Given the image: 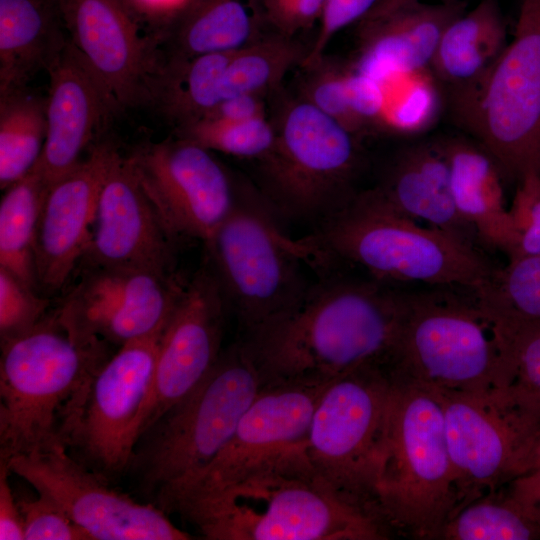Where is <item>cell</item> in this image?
Listing matches in <instances>:
<instances>
[{
    "instance_id": "6da1fadb",
    "label": "cell",
    "mask_w": 540,
    "mask_h": 540,
    "mask_svg": "<svg viewBox=\"0 0 540 540\" xmlns=\"http://www.w3.org/2000/svg\"><path fill=\"white\" fill-rule=\"evenodd\" d=\"M403 290L324 273L284 315L243 335L262 385L329 383L362 368L392 373Z\"/></svg>"
},
{
    "instance_id": "7a4b0ae2",
    "label": "cell",
    "mask_w": 540,
    "mask_h": 540,
    "mask_svg": "<svg viewBox=\"0 0 540 540\" xmlns=\"http://www.w3.org/2000/svg\"><path fill=\"white\" fill-rule=\"evenodd\" d=\"M171 511L210 540H383L392 534L316 473L305 446Z\"/></svg>"
},
{
    "instance_id": "3957f363",
    "label": "cell",
    "mask_w": 540,
    "mask_h": 540,
    "mask_svg": "<svg viewBox=\"0 0 540 540\" xmlns=\"http://www.w3.org/2000/svg\"><path fill=\"white\" fill-rule=\"evenodd\" d=\"M305 239L322 273L344 262L388 285L420 282L477 291L497 270L479 248L422 226L375 187L357 192Z\"/></svg>"
},
{
    "instance_id": "277c9868",
    "label": "cell",
    "mask_w": 540,
    "mask_h": 540,
    "mask_svg": "<svg viewBox=\"0 0 540 540\" xmlns=\"http://www.w3.org/2000/svg\"><path fill=\"white\" fill-rule=\"evenodd\" d=\"M105 343L73 337L55 314L1 342L0 461L64 444Z\"/></svg>"
},
{
    "instance_id": "5b68a950",
    "label": "cell",
    "mask_w": 540,
    "mask_h": 540,
    "mask_svg": "<svg viewBox=\"0 0 540 540\" xmlns=\"http://www.w3.org/2000/svg\"><path fill=\"white\" fill-rule=\"evenodd\" d=\"M403 290L392 375L437 391L504 388L511 363L499 322L459 287Z\"/></svg>"
},
{
    "instance_id": "8992f818",
    "label": "cell",
    "mask_w": 540,
    "mask_h": 540,
    "mask_svg": "<svg viewBox=\"0 0 540 540\" xmlns=\"http://www.w3.org/2000/svg\"><path fill=\"white\" fill-rule=\"evenodd\" d=\"M376 502L391 533L437 540L458 506L439 393L393 377Z\"/></svg>"
},
{
    "instance_id": "52a82bcc",
    "label": "cell",
    "mask_w": 540,
    "mask_h": 540,
    "mask_svg": "<svg viewBox=\"0 0 540 540\" xmlns=\"http://www.w3.org/2000/svg\"><path fill=\"white\" fill-rule=\"evenodd\" d=\"M262 387L258 367L239 339L184 399L139 439L130 463L155 506L205 468L232 437L239 420ZM139 441V440H138Z\"/></svg>"
},
{
    "instance_id": "ba28073f",
    "label": "cell",
    "mask_w": 540,
    "mask_h": 540,
    "mask_svg": "<svg viewBox=\"0 0 540 540\" xmlns=\"http://www.w3.org/2000/svg\"><path fill=\"white\" fill-rule=\"evenodd\" d=\"M277 222L261 193L238 187L233 210L205 244L209 266L244 335L287 313L311 285L303 271L304 265L315 269L311 247Z\"/></svg>"
},
{
    "instance_id": "9c48e42d",
    "label": "cell",
    "mask_w": 540,
    "mask_h": 540,
    "mask_svg": "<svg viewBox=\"0 0 540 540\" xmlns=\"http://www.w3.org/2000/svg\"><path fill=\"white\" fill-rule=\"evenodd\" d=\"M271 121L276 140L258 162L261 194L277 216L318 224L357 193L360 139L299 96L282 102Z\"/></svg>"
},
{
    "instance_id": "30bf717a",
    "label": "cell",
    "mask_w": 540,
    "mask_h": 540,
    "mask_svg": "<svg viewBox=\"0 0 540 540\" xmlns=\"http://www.w3.org/2000/svg\"><path fill=\"white\" fill-rule=\"evenodd\" d=\"M451 105L504 176L540 175V0H521L513 40L485 78Z\"/></svg>"
},
{
    "instance_id": "8fae6325",
    "label": "cell",
    "mask_w": 540,
    "mask_h": 540,
    "mask_svg": "<svg viewBox=\"0 0 540 540\" xmlns=\"http://www.w3.org/2000/svg\"><path fill=\"white\" fill-rule=\"evenodd\" d=\"M392 386V373L381 368H362L332 380L316 404L305 441L316 473L382 522L376 483Z\"/></svg>"
},
{
    "instance_id": "7c38bea8",
    "label": "cell",
    "mask_w": 540,
    "mask_h": 540,
    "mask_svg": "<svg viewBox=\"0 0 540 540\" xmlns=\"http://www.w3.org/2000/svg\"><path fill=\"white\" fill-rule=\"evenodd\" d=\"M165 324L123 344L99 367L67 429V449L101 475H115L130 466L135 425L148 397Z\"/></svg>"
},
{
    "instance_id": "4fadbf2b",
    "label": "cell",
    "mask_w": 540,
    "mask_h": 540,
    "mask_svg": "<svg viewBox=\"0 0 540 540\" xmlns=\"http://www.w3.org/2000/svg\"><path fill=\"white\" fill-rule=\"evenodd\" d=\"M10 472L55 502L92 540H187L166 512L111 489L63 444L13 456Z\"/></svg>"
},
{
    "instance_id": "5bb4252c",
    "label": "cell",
    "mask_w": 540,
    "mask_h": 540,
    "mask_svg": "<svg viewBox=\"0 0 540 540\" xmlns=\"http://www.w3.org/2000/svg\"><path fill=\"white\" fill-rule=\"evenodd\" d=\"M172 238L206 244L230 215L238 187L211 151L178 138L141 146L129 156Z\"/></svg>"
},
{
    "instance_id": "9a60e30c",
    "label": "cell",
    "mask_w": 540,
    "mask_h": 540,
    "mask_svg": "<svg viewBox=\"0 0 540 540\" xmlns=\"http://www.w3.org/2000/svg\"><path fill=\"white\" fill-rule=\"evenodd\" d=\"M186 283L143 269L89 265L54 314L73 337L120 347L162 327Z\"/></svg>"
},
{
    "instance_id": "2e32d148",
    "label": "cell",
    "mask_w": 540,
    "mask_h": 540,
    "mask_svg": "<svg viewBox=\"0 0 540 540\" xmlns=\"http://www.w3.org/2000/svg\"><path fill=\"white\" fill-rule=\"evenodd\" d=\"M69 41L117 111L154 104L163 57L122 0H58Z\"/></svg>"
},
{
    "instance_id": "e0dca14e",
    "label": "cell",
    "mask_w": 540,
    "mask_h": 540,
    "mask_svg": "<svg viewBox=\"0 0 540 540\" xmlns=\"http://www.w3.org/2000/svg\"><path fill=\"white\" fill-rule=\"evenodd\" d=\"M227 312L213 270L199 269L186 283L162 331L148 397L135 425L136 444L210 372L223 350Z\"/></svg>"
},
{
    "instance_id": "ac0fdd59",
    "label": "cell",
    "mask_w": 540,
    "mask_h": 540,
    "mask_svg": "<svg viewBox=\"0 0 540 540\" xmlns=\"http://www.w3.org/2000/svg\"><path fill=\"white\" fill-rule=\"evenodd\" d=\"M329 383L262 385L217 456L193 478L167 495L158 507L171 512L182 501L221 488L305 446L314 409Z\"/></svg>"
},
{
    "instance_id": "d6986e66",
    "label": "cell",
    "mask_w": 540,
    "mask_h": 540,
    "mask_svg": "<svg viewBox=\"0 0 540 540\" xmlns=\"http://www.w3.org/2000/svg\"><path fill=\"white\" fill-rule=\"evenodd\" d=\"M437 392L455 477L457 512L510 481L517 454L531 434L496 390Z\"/></svg>"
},
{
    "instance_id": "ffe728a7",
    "label": "cell",
    "mask_w": 540,
    "mask_h": 540,
    "mask_svg": "<svg viewBox=\"0 0 540 540\" xmlns=\"http://www.w3.org/2000/svg\"><path fill=\"white\" fill-rule=\"evenodd\" d=\"M118 150L109 142L93 145L86 158L50 184L36 228L38 289L60 290L88 247L102 186Z\"/></svg>"
},
{
    "instance_id": "44dd1931",
    "label": "cell",
    "mask_w": 540,
    "mask_h": 540,
    "mask_svg": "<svg viewBox=\"0 0 540 540\" xmlns=\"http://www.w3.org/2000/svg\"><path fill=\"white\" fill-rule=\"evenodd\" d=\"M174 238L161 222L129 157L114 159L100 193L81 261L173 275Z\"/></svg>"
},
{
    "instance_id": "7402d4cb",
    "label": "cell",
    "mask_w": 540,
    "mask_h": 540,
    "mask_svg": "<svg viewBox=\"0 0 540 540\" xmlns=\"http://www.w3.org/2000/svg\"><path fill=\"white\" fill-rule=\"evenodd\" d=\"M47 73V136L37 163L50 185L82 160L117 111L69 39Z\"/></svg>"
},
{
    "instance_id": "603a6c76",
    "label": "cell",
    "mask_w": 540,
    "mask_h": 540,
    "mask_svg": "<svg viewBox=\"0 0 540 540\" xmlns=\"http://www.w3.org/2000/svg\"><path fill=\"white\" fill-rule=\"evenodd\" d=\"M462 0H414L358 22V52L351 68L380 82L429 68L445 29L466 11Z\"/></svg>"
},
{
    "instance_id": "cb8c5ba5",
    "label": "cell",
    "mask_w": 540,
    "mask_h": 540,
    "mask_svg": "<svg viewBox=\"0 0 540 540\" xmlns=\"http://www.w3.org/2000/svg\"><path fill=\"white\" fill-rule=\"evenodd\" d=\"M375 188L408 217L479 249L483 245L456 208L441 141L420 142L399 151Z\"/></svg>"
},
{
    "instance_id": "d4e9b609",
    "label": "cell",
    "mask_w": 540,
    "mask_h": 540,
    "mask_svg": "<svg viewBox=\"0 0 540 540\" xmlns=\"http://www.w3.org/2000/svg\"><path fill=\"white\" fill-rule=\"evenodd\" d=\"M441 144L460 216L475 230L483 245L498 249L508 257L517 238L505 206L504 175L498 163L478 142L451 138L441 140Z\"/></svg>"
},
{
    "instance_id": "484cf974",
    "label": "cell",
    "mask_w": 540,
    "mask_h": 540,
    "mask_svg": "<svg viewBox=\"0 0 540 540\" xmlns=\"http://www.w3.org/2000/svg\"><path fill=\"white\" fill-rule=\"evenodd\" d=\"M58 0H0V94L25 88L68 42Z\"/></svg>"
},
{
    "instance_id": "4316f807",
    "label": "cell",
    "mask_w": 540,
    "mask_h": 540,
    "mask_svg": "<svg viewBox=\"0 0 540 540\" xmlns=\"http://www.w3.org/2000/svg\"><path fill=\"white\" fill-rule=\"evenodd\" d=\"M268 24L261 0H193L158 40L164 61L236 51L262 36Z\"/></svg>"
},
{
    "instance_id": "83f0119b",
    "label": "cell",
    "mask_w": 540,
    "mask_h": 540,
    "mask_svg": "<svg viewBox=\"0 0 540 540\" xmlns=\"http://www.w3.org/2000/svg\"><path fill=\"white\" fill-rule=\"evenodd\" d=\"M506 23L497 0H480L443 32L429 69L450 98L479 84L507 46Z\"/></svg>"
},
{
    "instance_id": "f1b7e54d",
    "label": "cell",
    "mask_w": 540,
    "mask_h": 540,
    "mask_svg": "<svg viewBox=\"0 0 540 540\" xmlns=\"http://www.w3.org/2000/svg\"><path fill=\"white\" fill-rule=\"evenodd\" d=\"M49 183L38 163L5 189L0 203V267L38 292L35 237Z\"/></svg>"
},
{
    "instance_id": "f546056e",
    "label": "cell",
    "mask_w": 540,
    "mask_h": 540,
    "mask_svg": "<svg viewBox=\"0 0 540 540\" xmlns=\"http://www.w3.org/2000/svg\"><path fill=\"white\" fill-rule=\"evenodd\" d=\"M234 52L164 61L154 104L177 127L203 118L223 100V76Z\"/></svg>"
},
{
    "instance_id": "4dcf8cb0",
    "label": "cell",
    "mask_w": 540,
    "mask_h": 540,
    "mask_svg": "<svg viewBox=\"0 0 540 540\" xmlns=\"http://www.w3.org/2000/svg\"><path fill=\"white\" fill-rule=\"evenodd\" d=\"M47 136L46 98L27 87L0 94V187L23 178L41 156Z\"/></svg>"
},
{
    "instance_id": "1f68e13d",
    "label": "cell",
    "mask_w": 540,
    "mask_h": 540,
    "mask_svg": "<svg viewBox=\"0 0 540 540\" xmlns=\"http://www.w3.org/2000/svg\"><path fill=\"white\" fill-rule=\"evenodd\" d=\"M308 49L294 37L271 30L236 50L222 81L223 99L240 94L266 97L277 92L286 75L301 66Z\"/></svg>"
},
{
    "instance_id": "d6a6232c",
    "label": "cell",
    "mask_w": 540,
    "mask_h": 540,
    "mask_svg": "<svg viewBox=\"0 0 540 540\" xmlns=\"http://www.w3.org/2000/svg\"><path fill=\"white\" fill-rule=\"evenodd\" d=\"M537 539L540 527L504 484L461 507L442 527L437 540Z\"/></svg>"
},
{
    "instance_id": "836d02e7",
    "label": "cell",
    "mask_w": 540,
    "mask_h": 540,
    "mask_svg": "<svg viewBox=\"0 0 540 540\" xmlns=\"http://www.w3.org/2000/svg\"><path fill=\"white\" fill-rule=\"evenodd\" d=\"M500 324L508 341L511 372L507 385L496 392L533 435L540 429V321Z\"/></svg>"
},
{
    "instance_id": "e575fe53",
    "label": "cell",
    "mask_w": 540,
    "mask_h": 540,
    "mask_svg": "<svg viewBox=\"0 0 540 540\" xmlns=\"http://www.w3.org/2000/svg\"><path fill=\"white\" fill-rule=\"evenodd\" d=\"M474 292L481 306L502 323L540 321V254L508 259Z\"/></svg>"
},
{
    "instance_id": "d590c367",
    "label": "cell",
    "mask_w": 540,
    "mask_h": 540,
    "mask_svg": "<svg viewBox=\"0 0 540 540\" xmlns=\"http://www.w3.org/2000/svg\"><path fill=\"white\" fill-rule=\"evenodd\" d=\"M177 137L195 143L209 151L256 160L265 158L272 150L276 131L267 117L245 121L199 119L176 127Z\"/></svg>"
},
{
    "instance_id": "8d00e7d4",
    "label": "cell",
    "mask_w": 540,
    "mask_h": 540,
    "mask_svg": "<svg viewBox=\"0 0 540 540\" xmlns=\"http://www.w3.org/2000/svg\"><path fill=\"white\" fill-rule=\"evenodd\" d=\"M305 73L298 96L335 119L359 139L364 135L348 103L346 76L348 65L323 56L319 61L301 67Z\"/></svg>"
},
{
    "instance_id": "74e56055",
    "label": "cell",
    "mask_w": 540,
    "mask_h": 540,
    "mask_svg": "<svg viewBox=\"0 0 540 540\" xmlns=\"http://www.w3.org/2000/svg\"><path fill=\"white\" fill-rule=\"evenodd\" d=\"M49 300L0 267V338H16L46 316Z\"/></svg>"
},
{
    "instance_id": "f35d334b",
    "label": "cell",
    "mask_w": 540,
    "mask_h": 540,
    "mask_svg": "<svg viewBox=\"0 0 540 540\" xmlns=\"http://www.w3.org/2000/svg\"><path fill=\"white\" fill-rule=\"evenodd\" d=\"M509 214L517 240L508 259L540 254V175L531 172L518 181Z\"/></svg>"
},
{
    "instance_id": "ab89813d",
    "label": "cell",
    "mask_w": 540,
    "mask_h": 540,
    "mask_svg": "<svg viewBox=\"0 0 540 540\" xmlns=\"http://www.w3.org/2000/svg\"><path fill=\"white\" fill-rule=\"evenodd\" d=\"M26 540H91L86 531L51 499L38 494L37 499L18 501Z\"/></svg>"
},
{
    "instance_id": "60d3db41",
    "label": "cell",
    "mask_w": 540,
    "mask_h": 540,
    "mask_svg": "<svg viewBox=\"0 0 540 540\" xmlns=\"http://www.w3.org/2000/svg\"><path fill=\"white\" fill-rule=\"evenodd\" d=\"M379 0H327L320 18L319 30L301 67L319 61L332 40L343 28L359 22Z\"/></svg>"
},
{
    "instance_id": "b9f144b4",
    "label": "cell",
    "mask_w": 540,
    "mask_h": 540,
    "mask_svg": "<svg viewBox=\"0 0 540 540\" xmlns=\"http://www.w3.org/2000/svg\"><path fill=\"white\" fill-rule=\"evenodd\" d=\"M346 88L350 110L364 135L384 123L385 95L382 82L348 65Z\"/></svg>"
},
{
    "instance_id": "7bdbcfd3",
    "label": "cell",
    "mask_w": 540,
    "mask_h": 540,
    "mask_svg": "<svg viewBox=\"0 0 540 540\" xmlns=\"http://www.w3.org/2000/svg\"><path fill=\"white\" fill-rule=\"evenodd\" d=\"M272 30L294 37L320 20L327 0H261Z\"/></svg>"
},
{
    "instance_id": "ee69618b",
    "label": "cell",
    "mask_w": 540,
    "mask_h": 540,
    "mask_svg": "<svg viewBox=\"0 0 540 540\" xmlns=\"http://www.w3.org/2000/svg\"><path fill=\"white\" fill-rule=\"evenodd\" d=\"M137 21L154 25L158 41L164 31L193 0H122Z\"/></svg>"
},
{
    "instance_id": "f6af8a7d",
    "label": "cell",
    "mask_w": 540,
    "mask_h": 540,
    "mask_svg": "<svg viewBox=\"0 0 540 540\" xmlns=\"http://www.w3.org/2000/svg\"><path fill=\"white\" fill-rule=\"evenodd\" d=\"M10 470L6 463H0V539L23 540L24 521L8 482Z\"/></svg>"
},
{
    "instance_id": "bcb514c9",
    "label": "cell",
    "mask_w": 540,
    "mask_h": 540,
    "mask_svg": "<svg viewBox=\"0 0 540 540\" xmlns=\"http://www.w3.org/2000/svg\"><path fill=\"white\" fill-rule=\"evenodd\" d=\"M259 117H266L265 97L254 94H240L223 99L203 118L222 121H245Z\"/></svg>"
},
{
    "instance_id": "7dc6e473",
    "label": "cell",
    "mask_w": 540,
    "mask_h": 540,
    "mask_svg": "<svg viewBox=\"0 0 540 540\" xmlns=\"http://www.w3.org/2000/svg\"><path fill=\"white\" fill-rule=\"evenodd\" d=\"M505 485L515 501L540 527V468L519 475Z\"/></svg>"
},
{
    "instance_id": "c3c4849f",
    "label": "cell",
    "mask_w": 540,
    "mask_h": 540,
    "mask_svg": "<svg viewBox=\"0 0 540 540\" xmlns=\"http://www.w3.org/2000/svg\"><path fill=\"white\" fill-rule=\"evenodd\" d=\"M540 468V429L530 436L515 459L511 479Z\"/></svg>"
},
{
    "instance_id": "681fc988",
    "label": "cell",
    "mask_w": 540,
    "mask_h": 540,
    "mask_svg": "<svg viewBox=\"0 0 540 540\" xmlns=\"http://www.w3.org/2000/svg\"><path fill=\"white\" fill-rule=\"evenodd\" d=\"M412 1L414 0H379L366 15H376L389 12Z\"/></svg>"
}]
</instances>
